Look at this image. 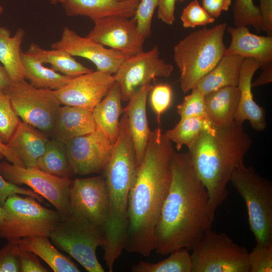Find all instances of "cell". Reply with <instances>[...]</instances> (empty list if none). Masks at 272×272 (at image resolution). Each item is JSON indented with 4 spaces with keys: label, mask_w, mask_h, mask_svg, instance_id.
<instances>
[{
    "label": "cell",
    "mask_w": 272,
    "mask_h": 272,
    "mask_svg": "<svg viewBox=\"0 0 272 272\" xmlns=\"http://www.w3.org/2000/svg\"><path fill=\"white\" fill-rule=\"evenodd\" d=\"M172 142L151 130L128 200L124 249L144 256L155 248V230L171 181Z\"/></svg>",
    "instance_id": "1"
},
{
    "label": "cell",
    "mask_w": 272,
    "mask_h": 272,
    "mask_svg": "<svg viewBox=\"0 0 272 272\" xmlns=\"http://www.w3.org/2000/svg\"><path fill=\"white\" fill-rule=\"evenodd\" d=\"M172 177L155 230L157 254L179 248L191 250L214 221L207 189L196 174L187 152H175Z\"/></svg>",
    "instance_id": "2"
},
{
    "label": "cell",
    "mask_w": 272,
    "mask_h": 272,
    "mask_svg": "<svg viewBox=\"0 0 272 272\" xmlns=\"http://www.w3.org/2000/svg\"><path fill=\"white\" fill-rule=\"evenodd\" d=\"M252 143L243 123L234 120L226 125L212 123L188 147L194 169L207 190L214 221L217 208L227 198V185L235 171L244 165Z\"/></svg>",
    "instance_id": "3"
},
{
    "label": "cell",
    "mask_w": 272,
    "mask_h": 272,
    "mask_svg": "<svg viewBox=\"0 0 272 272\" xmlns=\"http://www.w3.org/2000/svg\"><path fill=\"white\" fill-rule=\"evenodd\" d=\"M227 27L222 23L203 27L181 39L173 48V59L180 72V88L186 93L194 88L225 55L224 36Z\"/></svg>",
    "instance_id": "4"
},
{
    "label": "cell",
    "mask_w": 272,
    "mask_h": 272,
    "mask_svg": "<svg viewBox=\"0 0 272 272\" xmlns=\"http://www.w3.org/2000/svg\"><path fill=\"white\" fill-rule=\"evenodd\" d=\"M230 182L245 202L256 245H272L271 182L245 165L235 171Z\"/></svg>",
    "instance_id": "5"
},
{
    "label": "cell",
    "mask_w": 272,
    "mask_h": 272,
    "mask_svg": "<svg viewBox=\"0 0 272 272\" xmlns=\"http://www.w3.org/2000/svg\"><path fill=\"white\" fill-rule=\"evenodd\" d=\"M37 201L27 195L10 196L3 206L5 218L0 227V236L8 241L31 236L49 237L61 216L57 210L45 208Z\"/></svg>",
    "instance_id": "6"
},
{
    "label": "cell",
    "mask_w": 272,
    "mask_h": 272,
    "mask_svg": "<svg viewBox=\"0 0 272 272\" xmlns=\"http://www.w3.org/2000/svg\"><path fill=\"white\" fill-rule=\"evenodd\" d=\"M53 243L89 272H104L96 250L105 243L104 234L86 219L70 215L61 218L49 235Z\"/></svg>",
    "instance_id": "7"
},
{
    "label": "cell",
    "mask_w": 272,
    "mask_h": 272,
    "mask_svg": "<svg viewBox=\"0 0 272 272\" xmlns=\"http://www.w3.org/2000/svg\"><path fill=\"white\" fill-rule=\"evenodd\" d=\"M191 250L192 272H249L247 250L225 233L209 229Z\"/></svg>",
    "instance_id": "8"
},
{
    "label": "cell",
    "mask_w": 272,
    "mask_h": 272,
    "mask_svg": "<svg viewBox=\"0 0 272 272\" xmlns=\"http://www.w3.org/2000/svg\"><path fill=\"white\" fill-rule=\"evenodd\" d=\"M4 91L21 121L50 136L61 106L53 90L36 88L25 80Z\"/></svg>",
    "instance_id": "9"
},
{
    "label": "cell",
    "mask_w": 272,
    "mask_h": 272,
    "mask_svg": "<svg viewBox=\"0 0 272 272\" xmlns=\"http://www.w3.org/2000/svg\"><path fill=\"white\" fill-rule=\"evenodd\" d=\"M0 172L12 183L30 187L51 203L61 218L71 215L69 192L72 180L70 178L50 174L37 167H24L6 161L0 162Z\"/></svg>",
    "instance_id": "10"
},
{
    "label": "cell",
    "mask_w": 272,
    "mask_h": 272,
    "mask_svg": "<svg viewBox=\"0 0 272 272\" xmlns=\"http://www.w3.org/2000/svg\"><path fill=\"white\" fill-rule=\"evenodd\" d=\"M160 52L156 46L128 56L121 63L113 75L119 86L122 101H128L143 86L156 78L171 76L174 67L160 58Z\"/></svg>",
    "instance_id": "11"
},
{
    "label": "cell",
    "mask_w": 272,
    "mask_h": 272,
    "mask_svg": "<svg viewBox=\"0 0 272 272\" xmlns=\"http://www.w3.org/2000/svg\"><path fill=\"white\" fill-rule=\"evenodd\" d=\"M71 215L88 221L104 234L108 199L104 177L76 178L69 192Z\"/></svg>",
    "instance_id": "12"
},
{
    "label": "cell",
    "mask_w": 272,
    "mask_h": 272,
    "mask_svg": "<svg viewBox=\"0 0 272 272\" xmlns=\"http://www.w3.org/2000/svg\"><path fill=\"white\" fill-rule=\"evenodd\" d=\"M65 145L73 172L86 175L104 169L114 143L96 127L93 131L74 138Z\"/></svg>",
    "instance_id": "13"
},
{
    "label": "cell",
    "mask_w": 272,
    "mask_h": 272,
    "mask_svg": "<svg viewBox=\"0 0 272 272\" xmlns=\"http://www.w3.org/2000/svg\"><path fill=\"white\" fill-rule=\"evenodd\" d=\"M115 82L113 75L92 71L72 77L66 84L53 91L61 105L93 110Z\"/></svg>",
    "instance_id": "14"
},
{
    "label": "cell",
    "mask_w": 272,
    "mask_h": 272,
    "mask_svg": "<svg viewBox=\"0 0 272 272\" xmlns=\"http://www.w3.org/2000/svg\"><path fill=\"white\" fill-rule=\"evenodd\" d=\"M86 37L127 56L143 51L146 38L139 31L132 18L109 17L94 21Z\"/></svg>",
    "instance_id": "15"
},
{
    "label": "cell",
    "mask_w": 272,
    "mask_h": 272,
    "mask_svg": "<svg viewBox=\"0 0 272 272\" xmlns=\"http://www.w3.org/2000/svg\"><path fill=\"white\" fill-rule=\"evenodd\" d=\"M51 47L64 50L73 56L86 58L95 65L97 70L112 75L128 57L86 36L82 37L66 26L63 28L60 39L53 43Z\"/></svg>",
    "instance_id": "16"
},
{
    "label": "cell",
    "mask_w": 272,
    "mask_h": 272,
    "mask_svg": "<svg viewBox=\"0 0 272 272\" xmlns=\"http://www.w3.org/2000/svg\"><path fill=\"white\" fill-rule=\"evenodd\" d=\"M261 63L252 58H244L242 64L238 88L240 98L235 120L241 123L248 120L252 128L262 131L266 128L265 111L254 100L251 90L252 79Z\"/></svg>",
    "instance_id": "17"
},
{
    "label": "cell",
    "mask_w": 272,
    "mask_h": 272,
    "mask_svg": "<svg viewBox=\"0 0 272 272\" xmlns=\"http://www.w3.org/2000/svg\"><path fill=\"white\" fill-rule=\"evenodd\" d=\"M141 0H63L70 17L86 16L94 21L109 17L133 18Z\"/></svg>",
    "instance_id": "18"
},
{
    "label": "cell",
    "mask_w": 272,
    "mask_h": 272,
    "mask_svg": "<svg viewBox=\"0 0 272 272\" xmlns=\"http://www.w3.org/2000/svg\"><path fill=\"white\" fill-rule=\"evenodd\" d=\"M231 42L225 54H235L259 61L264 69L272 64V36L251 33L247 27H227Z\"/></svg>",
    "instance_id": "19"
},
{
    "label": "cell",
    "mask_w": 272,
    "mask_h": 272,
    "mask_svg": "<svg viewBox=\"0 0 272 272\" xmlns=\"http://www.w3.org/2000/svg\"><path fill=\"white\" fill-rule=\"evenodd\" d=\"M153 86H143L128 101L123 109L127 116L135 151L138 166L144 157L151 130L147 116L146 105L148 95Z\"/></svg>",
    "instance_id": "20"
},
{
    "label": "cell",
    "mask_w": 272,
    "mask_h": 272,
    "mask_svg": "<svg viewBox=\"0 0 272 272\" xmlns=\"http://www.w3.org/2000/svg\"><path fill=\"white\" fill-rule=\"evenodd\" d=\"M96 128L93 110L63 105L59 109L50 137L65 144Z\"/></svg>",
    "instance_id": "21"
},
{
    "label": "cell",
    "mask_w": 272,
    "mask_h": 272,
    "mask_svg": "<svg viewBox=\"0 0 272 272\" xmlns=\"http://www.w3.org/2000/svg\"><path fill=\"white\" fill-rule=\"evenodd\" d=\"M49 140L47 134L21 121L6 144L20 158L25 167H34Z\"/></svg>",
    "instance_id": "22"
},
{
    "label": "cell",
    "mask_w": 272,
    "mask_h": 272,
    "mask_svg": "<svg viewBox=\"0 0 272 272\" xmlns=\"http://www.w3.org/2000/svg\"><path fill=\"white\" fill-rule=\"evenodd\" d=\"M240 94L237 86L220 88L205 95L207 116L216 125H226L235 120Z\"/></svg>",
    "instance_id": "23"
},
{
    "label": "cell",
    "mask_w": 272,
    "mask_h": 272,
    "mask_svg": "<svg viewBox=\"0 0 272 272\" xmlns=\"http://www.w3.org/2000/svg\"><path fill=\"white\" fill-rule=\"evenodd\" d=\"M121 101L120 89L115 82L105 96L93 109L96 127L113 143L118 135L120 116L123 112Z\"/></svg>",
    "instance_id": "24"
},
{
    "label": "cell",
    "mask_w": 272,
    "mask_h": 272,
    "mask_svg": "<svg viewBox=\"0 0 272 272\" xmlns=\"http://www.w3.org/2000/svg\"><path fill=\"white\" fill-rule=\"evenodd\" d=\"M244 58L235 54H225L216 65L197 82V87L206 95L228 86H238Z\"/></svg>",
    "instance_id": "25"
},
{
    "label": "cell",
    "mask_w": 272,
    "mask_h": 272,
    "mask_svg": "<svg viewBox=\"0 0 272 272\" xmlns=\"http://www.w3.org/2000/svg\"><path fill=\"white\" fill-rule=\"evenodd\" d=\"M26 35L25 31L18 28L15 35L11 31L0 26V62L3 64L12 83L25 80L21 60V44Z\"/></svg>",
    "instance_id": "26"
},
{
    "label": "cell",
    "mask_w": 272,
    "mask_h": 272,
    "mask_svg": "<svg viewBox=\"0 0 272 272\" xmlns=\"http://www.w3.org/2000/svg\"><path fill=\"white\" fill-rule=\"evenodd\" d=\"M19 247L31 251L42 259L55 272H79L78 266L60 253L45 236H31L17 241Z\"/></svg>",
    "instance_id": "27"
},
{
    "label": "cell",
    "mask_w": 272,
    "mask_h": 272,
    "mask_svg": "<svg viewBox=\"0 0 272 272\" xmlns=\"http://www.w3.org/2000/svg\"><path fill=\"white\" fill-rule=\"evenodd\" d=\"M26 52L36 57L43 64H50L53 70L68 77H74L93 71L77 61L64 50L44 49L34 42L31 43Z\"/></svg>",
    "instance_id": "28"
},
{
    "label": "cell",
    "mask_w": 272,
    "mask_h": 272,
    "mask_svg": "<svg viewBox=\"0 0 272 272\" xmlns=\"http://www.w3.org/2000/svg\"><path fill=\"white\" fill-rule=\"evenodd\" d=\"M21 60L25 79L36 88L55 90L66 84L72 78L44 66L36 57L22 51Z\"/></svg>",
    "instance_id": "29"
},
{
    "label": "cell",
    "mask_w": 272,
    "mask_h": 272,
    "mask_svg": "<svg viewBox=\"0 0 272 272\" xmlns=\"http://www.w3.org/2000/svg\"><path fill=\"white\" fill-rule=\"evenodd\" d=\"M36 167L50 174L70 178L73 173L67 158L65 145L54 139L49 140L39 158Z\"/></svg>",
    "instance_id": "30"
},
{
    "label": "cell",
    "mask_w": 272,
    "mask_h": 272,
    "mask_svg": "<svg viewBox=\"0 0 272 272\" xmlns=\"http://www.w3.org/2000/svg\"><path fill=\"white\" fill-rule=\"evenodd\" d=\"M189 250L179 248L169 256L157 263L140 261L132 267L133 272H192V264Z\"/></svg>",
    "instance_id": "31"
},
{
    "label": "cell",
    "mask_w": 272,
    "mask_h": 272,
    "mask_svg": "<svg viewBox=\"0 0 272 272\" xmlns=\"http://www.w3.org/2000/svg\"><path fill=\"white\" fill-rule=\"evenodd\" d=\"M212 123L207 117H188L180 119L172 128L164 132L165 135L176 145L178 151L183 146L189 147L199 133Z\"/></svg>",
    "instance_id": "32"
},
{
    "label": "cell",
    "mask_w": 272,
    "mask_h": 272,
    "mask_svg": "<svg viewBox=\"0 0 272 272\" xmlns=\"http://www.w3.org/2000/svg\"><path fill=\"white\" fill-rule=\"evenodd\" d=\"M233 16L235 27L252 26L256 32L262 31L259 9L253 0H235Z\"/></svg>",
    "instance_id": "33"
},
{
    "label": "cell",
    "mask_w": 272,
    "mask_h": 272,
    "mask_svg": "<svg viewBox=\"0 0 272 272\" xmlns=\"http://www.w3.org/2000/svg\"><path fill=\"white\" fill-rule=\"evenodd\" d=\"M21 121L10 98L4 90L0 89V140L7 144Z\"/></svg>",
    "instance_id": "34"
},
{
    "label": "cell",
    "mask_w": 272,
    "mask_h": 272,
    "mask_svg": "<svg viewBox=\"0 0 272 272\" xmlns=\"http://www.w3.org/2000/svg\"><path fill=\"white\" fill-rule=\"evenodd\" d=\"M191 91L177 106V112L180 119L193 117L208 118L204 101L205 95L196 86Z\"/></svg>",
    "instance_id": "35"
},
{
    "label": "cell",
    "mask_w": 272,
    "mask_h": 272,
    "mask_svg": "<svg viewBox=\"0 0 272 272\" xmlns=\"http://www.w3.org/2000/svg\"><path fill=\"white\" fill-rule=\"evenodd\" d=\"M183 27L194 28L213 23L215 19L212 17L197 0H193L185 7L181 15Z\"/></svg>",
    "instance_id": "36"
},
{
    "label": "cell",
    "mask_w": 272,
    "mask_h": 272,
    "mask_svg": "<svg viewBox=\"0 0 272 272\" xmlns=\"http://www.w3.org/2000/svg\"><path fill=\"white\" fill-rule=\"evenodd\" d=\"M158 3L159 0H141L135 15L132 18L139 31L146 39L151 35L153 17Z\"/></svg>",
    "instance_id": "37"
},
{
    "label": "cell",
    "mask_w": 272,
    "mask_h": 272,
    "mask_svg": "<svg viewBox=\"0 0 272 272\" xmlns=\"http://www.w3.org/2000/svg\"><path fill=\"white\" fill-rule=\"evenodd\" d=\"M249 272L272 271V245H257L248 253Z\"/></svg>",
    "instance_id": "38"
},
{
    "label": "cell",
    "mask_w": 272,
    "mask_h": 272,
    "mask_svg": "<svg viewBox=\"0 0 272 272\" xmlns=\"http://www.w3.org/2000/svg\"><path fill=\"white\" fill-rule=\"evenodd\" d=\"M150 93V103L157 115V121L160 123L162 114L171 104L172 90L169 85L159 84L153 87Z\"/></svg>",
    "instance_id": "39"
},
{
    "label": "cell",
    "mask_w": 272,
    "mask_h": 272,
    "mask_svg": "<svg viewBox=\"0 0 272 272\" xmlns=\"http://www.w3.org/2000/svg\"><path fill=\"white\" fill-rule=\"evenodd\" d=\"M17 241H8L0 249V272H20Z\"/></svg>",
    "instance_id": "40"
},
{
    "label": "cell",
    "mask_w": 272,
    "mask_h": 272,
    "mask_svg": "<svg viewBox=\"0 0 272 272\" xmlns=\"http://www.w3.org/2000/svg\"><path fill=\"white\" fill-rule=\"evenodd\" d=\"M4 156L0 153V160ZM15 194L33 197L39 202H43V198L32 189H26L6 180L0 172V206L3 207L7 199Z\"/></svg>",
    "instance_id": "41"
},
{
    "label": "cell",
    "mask_w": 272,
    "mask_h": 272,
    "mask_svg": "<svg viewBox=\"0 0 272 272\" xmlns=\"http://www.w3.org/2000/svg\"><path fill=\"white\" fill-rule=\"evenodd\" d=\"M19 256L20 272H47L49 271L41 264L38 256L31 251L19 247Z\"/></svg>",
    "instance_id": "42"
},
{
    "label": "cell",
    "mask_w": 272,
    "mask_h": 272,
    "mask_svg": "<svg viewBox=\"0 0 272 272\" xmlns=\"http://www.w3.org/2000/svg\"><path fill=\"white\" fill-rule=\"evenodd\" d=\"M176 0H159L157 10L158 19L171 25L175 19L174 12Z\"/></svg>",
    "instance_id": "43"
},
{
    "label": "cell",
    "mask_w": 272,
    "mask_h": 272,
    "mask_svg": "<svg viewBox=\"0 0 272 272\" xmlns=\"http://www.w3.org/2000/svg\"><path fill=\"white\" fill-rule=\"evenodd\" d=\"M262 31L272 36V0H259Z\"/></svg>",
    "instance_id": "44"
},
{
    "label": "cell",
    "mask_w": 272,
    "mask_h": 272,
    "mask_svg": "<svg viewBox=\"0 0 272 272\" xmlns=\"http://www.w3.org/2000/svg\"><path fill=\"white\" fill-rule=\"evenodd\" d=\"M202 7L213 18H218L223 11H227L232 0H201Z\"/></svg>",
    "instance_id": "45"
},
{
    "label": "cell",
    "mask_w": 272,
    "mask_h": 272,
    "mask_svg": "<svg viewBox=\"0 0 272 272\" xmlns=\"http://www.w3.org/2000/svg\"><path fill=\"white\" fill-rule=\"evenodd\" d=\"M0 153L2 154L4 156V157H5L11 163L25 167L23 162L16 153L11 149L6 144H5L1 140Z\"/></svg>",
    "instance_id": "46"
},
{
    "label": "cell",
    "mask_w": 272,
    "mask_h": 272,
    "mask_svg": "<svg viewBox=\"0 0 272 272\" xmlns=\"http://www.w3.org/2000/svg\"><path fill=\"white\" fill-rule=\"evenodd\" d=\"M263 70L259 77L253 82L251 83V87H257L272 82V64L263 69Z\"/></svg>",
    "instance_id": "47"
},
{
    "label": "cell",
    "mask_w": 272,
    "mask_h": 272,
    "mask_svg": "<svg viewBox=\"0 0 272 272\" xmlns=\"http://www.w3.org/2000/svg\"><path fill=\"white\" fill-rule=\"evenodd\" d=\"M11 82L8 75L3 66L0 65V89L5 90L11 84Z\"/></svg>",
    "instance_id": "48"
},
{
    "label": "cell",
    "mask_w": 272,
    "mask_h": 272,
    "mask_svg": "<svg viewBox=\"0 0 272 272\" xmlns=\"http://www.w3.org/2000/svg\"><path fill=\"white\" fill-rule=\"evenodd\" d=\"M5 218V211L1 206H0V227L4 222V220Z\"/></svg>",
    "instance_id": "49"
},
{
    "label": "cell",
    "mask_w": 272,
    "mask_h": 272,
    "mask_svg": "<svg viewBox=\"0 0 272 272\" xmlns=\"http://www.w3.org/2000/svg\"><path fill=\"white\" fill-rule=\"evenodd\" d=\"M50 3L52 5H56L58 3H61L63 0H49Z\"/></svg>",
    "instance_id": "50"
},
{
    "label": "cell",
    "mask_w": 272,
    "mask_h": 272,
    "mask_svg": "<svg viewBox=\"0 0 272 272\" xmlns=\"http://www.w3.org/2000/svg\"><path fill=\"white\" fill-rule=\"evenodd\" d=\"M3 12V8L0 6V14H2Z\"/></svg>",
    "instance_id": "51"
},
{
    "label": "cell",
    "mask_w": 272,
    "mask_h": 272,
    "mask_svg": "<svg viewBox=\"0 0 272 272\" xmlns=\"http://www.w3.org/2000/svg\"><path fill=\"white\" fill-rule=\"evenodd\" d=\"M185 0H176V2H179L180 3H183Z\"/></svg>",
    "instance_id": "52"
}]
</instances>
